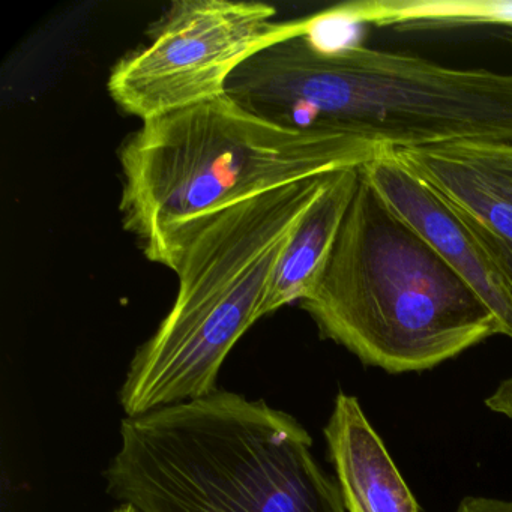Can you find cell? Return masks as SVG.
<instances>
[{
    "label": "cell",
    "mask_w": 512,
    "mask_h": 512,
    "mask_svg": "<svg viewBox=\"0 0 512 512\" xmlns=\"http://www.w3.org/2000/svg\"><path fill=\"white\" fill-rule=\"evenodd\" d=\"M112 512H119V509H118V508H115V509H113V511H112Z\"/></svg>",
    "instance_id": "15"
},
{
    "label": "cell",
    "mask_w": 512,
    "mask_h": 512,
    "mask_svg": "<svg viewBox=\"0 0 512 512\" xmlns=\"http://www.w3.org/2000/svg\"><path fill=\"white\" fill-rule=\"evenodd\" d=\"M488 409L512 419V377L503 380L496 391L485 400Z\"/></svg>",
    "instance_id": "13"
},
{
    "label": "cell",
    "mask_w": 512,
    "mask_h": 512,
    "mask_svg": "<svg viewBox=\"0 0 512 512\" xmlns=\"http://www.w3.org/2000/svg\"><path fill=\"white\" fill-rule=\"evenodd\" d=\"M323 434L346 512H421L358 398L337 395Z\"/></svg>",
    "instance_id": "9"
},
{
    "label": "cell",
    "mask_w": 512,
    "mask_h": 512,
    "mask_svg": "<svg viewBox=\"0 0 512 512\" xmlns=\"http://www.w3.org/2000/svg\"><path fill=\"white\" fill-rule=\"evenodd\" d=\"M118 509H119V512H136V511H134L133 508H131V506H128V505H119Z\"/></svg>",
    "instance_id": "14"
},
{
    "label": "cell",
    "mask_w": 512,
    "mask_h": 512,
    "mask_svg": "<svg viewBox=\"0 0 512 512\" xmlns=\"http://www.w3.org/2000/svg\"><path fill=\"white\" fill-rule=\"evenodd\" d=\"M104 478L136 512H346L301 422L221 389L125 416Z\"/></svg>",
    "instance_id": "2"
},
{
    "label": "cell",
    "mask_w": 512,
    "mask_h": 512,
    "mask_svg": "<svg viewBox=\"0 0 512 512\" xmlns=\"http://www.w3.org/2000/svg\"><path fill=\"white\" fill-rule=\"evenodd\" d=\"M362 175L383 202L409 224L491 308L512 340V289L452 209L394 151L380 155Z\"/></svg>",
    "instance_id": "8"
},
{
    "label": "cell",
    "mask_w": 512,
    "mask_h": 512,
    "mask_svg": "<svg viewBox=\"0 0 512 512\" xmlns=\"http://www.w3.org/2000/svg\"><path fill=\"white\" fill-rule=\"evenodd\" d=\"M394 152L460 218L512 289V145L460 142Z\"/></svg>",
    "instance_id": "7"
},
{
    "label": "cell",
    "mask_w": 512,
    "mask_h": 512,
    "mask_svg": "<svg viewBox=\"0 0 512 512\" xmlns=\"http://www.w3.org/2000/svg\"><path fill=\"white\" fill-rule=\"evenodd\" d=\"M275 14L262 2H173L149 43L113 67L107 83L113 101L145 122L221 97L251 56L313 29L314 16L278 23Z\"/></svg>",
    "instance_id": "6"
},
{
    "label": "cell",
    "mask_w": 512,
    "mask_h": 512,
    "mask_svg": "<svg viewBox=\"0 0 512 512\" xmlns=\"http://www.w3.org/2000/svg\"><path fill=\"white\" fill-rule=\"evenodd\" d=\"M362 167L331 173L323 190L290 235L269 283L263 317L286 305L301 304L319 283L349 211Z\"/></svg>",
    "instance_id": "10"
},
{
    "label": "cell",
    "mask_w": 512,
    "mask_h": 512,
    "mask_svg": "<svg viewBox=\"0 0 512 512\" xmlns=\"http://www.w3.org/2000/svg\"><path fill=\"white\" fill-rule=\"evenodd\" d=\"M386 152L355 134L272 124L224 94L149 119L124 143L122 224L163 265L173 239L202 218Z\"/></svg>",
    "instance_id": "3"
},
{
    "label": "cell",
    "mask_w": 512,
    "mask_h": 512,
    "mask_svg": "<svg viewBox=\"0 0 512 512\" xmlns=\"http://www.w3.org/2000/svg\"><path fill=\"white\" fill-rule=\"evenodd\" d=\"M329 175L230 206L173 239L163 266L178 275V293L131 361L119 391L125 415H146L218 391L224 361L263 319L275 265Z\"/></svg>",
    "instance_id": "5"
},
{
    "label": "cell",
    "mask_w": 512,
    "mask_h": 512,
    "mask_svg": "<svg viewBox=\"0 0 512 512\" xmlns=\"http://www.w3.org/2000/svg\"><path fill=\"white\" fill-rule=\"evenodd\" d=\"M301 307L323 338L388 373L430 370L502 335L491 308L362 169L325 271Z\"/></svg>",
    "instance_id": "4"
},
{
    "label": "cell",
    "mask_w": 512,
    "mask_h": 512,
    "mask_svg": "<svg viewBox=\"0 0 512 512\" xmlns=\"http://www.w3.org/2000/svg\"><path fill=\"white\" fill-rule=\"evenodd\" d=\"M457 512H512V500L466 497L461 500Z\"/></svg>",
    "instance_id": "12"
},
{
    "label": "cell",
    "mask_w": 512,
    "mask_h": 512,
    "mask_svg": "<svg viewBox=\"0 0 512 512\" xmlns=\"http://www.w3.org/2000/svg\"><path fill=\"white\" fill-rule=\"evenodd\" d=\"M226 94L272 124L355 134L388 151L512 145V73L361 44L326 52L307 35L278 41L233 73Z\"/></svg>",
    "instance_id": "1"
},
{
    "label": "cell",
    "mask_w": 512,
    "mask_h": 512,
    "mask_svg": "<svg viewBox=\"0 0 512 512\" xmlns=\"http://www.w3.org/2000/svg\"><path fill=\"white\" fill-rule=\"evenodd\" d=\"M341 11L358 25L397 28L401 31L485 25L512 28V2L503 0H374L343 4Z\"/></svg>",
    "instance_id": "11"
}]
</instances>
